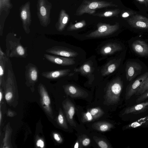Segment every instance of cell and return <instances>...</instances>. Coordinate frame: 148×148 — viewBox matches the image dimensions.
<instances>
[{
  "mask_svg": "<svg viewBox=\"0 0 148 148\" xmlns=\"http://www.w3.org/2000/svg\"><path fill=\"white\" fill-rule=\"evenodd\" d=\"M148 77V72L140 76L128 87L125 94V99H128L135 94L143 82Z\"/></svg>",
  "mask_w": 148,
  "mask_h": 148,
  "instance_id": "7",
  "label": "cell"
},
{
  "mask_svg": "<svg viewBox=\"0 0 148 148\" xmlns=\"http://www.w3.org/2000/svg\"><path fill=\"white\" fill-rule=\"evenodd\" d=\"M133 51L141 56H148V44L145 41L137 40L134 41L132 45Z\"/></svg>",
  "mask_w": 148,
  "mask_h": 148,
  "instance_id": "13",
  "label": "cell"
},
{
  "mask_svg": "<svg viewBox=\"0 0 148 148\" xmlns=\"http://www.w3.org/2000/svg\"><path fill=\"white\" fill-rule=\"evenodd\" d=\"M144 125H148V121L145 123Z\"/></svg>",
  "mask_w": 148,
  "mask_h": 148,
  "instance_id": "41",
  "label": "cell"
},
{
  "mask_svg": "<svg viewBox=\"0 0 148 148\" xmlns=\"http://www.w3.org/2000/svg\"><path fill=\"white\" fill-rule=\"evenodd\" d=\"M58 120L59 124L65 129H68L67 125L64 115L61 111L60 112L58 117Z\"/></svg>",
  "mask_w": 148,
  "mask_h": 148,
  "instance_id": "25",
  "label": "cell"
},
{
  "mask_svg": "<svg viewBox=\"0 0 148 148\" xmlns=\"http://www.w3.org/2000/svg\"><path fill=\"white\" fill-rule=\"evenodd\" d=\"M12 93L11 92H8L5 95V98L7 101H8L12 99Z\"/></svg>",
  "mask_w": 148,
  "mask_h": 148,
  "instance_id": "30",
  "label": "cell"
},
{
  "mask_svg": "<svg viewBox=\"0 0 148 148\" xmlns=\"http://www.w3.org/2000/svg\"><path fill=\"white\" fill-rule=\"evenodd\" d=\"M144 3L146 5H148V0H144Z\"/></svg>",
  "mask_w": 148,
  "mask_h": 148,
  "instance_id": "38",
  "label": "cell"
},
{
  "mask_svg": "<svg viewBox=\"0 0 148 148\" xmlns=\"http://www.w3.org/2000/svg\"><path fill=\"white\" fill-rule=\"evenodd\" d=\"M70 71L69 69H64L43 72L41 75L49 79H56L65 76Z\"/></svg>",
  "mask_w": 148,
  "mask_h": 148,
  "instance_id": "16",
  "label": "cell"
},
{
  "mask_svg": "<svg viewBox=\"0 0 148 148\" xmlns=\"http://www.w3.org/2000/svg\"><path fill=\"white\" fill-rule=\"evenodd\" d=\"M63 107L69 123L72 126L76 127V124L73 119L75 112L74 105L70 101L67 100L63 104Z\"/></svg>",
  "mask_w": 148,
  "mask_h": 148,
  "instance_id": "12",
  "label": "cell"
},
{
  "mask_svg": "<svg viewBox=\"0 0 148 148\" xmlns=\"http://www.w3.org/2000/svg\"><path fill=\"white\" fill-rule=\"evenodd\" d=\"M90 143V139L88 138H85L82 141V144L84 146H86L88 145Z\"/></svg>",
  "mask_w": 148,
  "mask_h": 148,
  "instance_id": "31",
  "label": "cell"
},
{
  "mask_svg": "<svg viewBox=\"0 0 148 148\" xmlns=\"http://www.w3.org/2000/svg\"><path fill=\"white\" fill-rule=\"evenodd\" d=\"M36 145L37 147L41 148H43L44 146V142L41 139H39L37 141Z\"/></svg>",
  "mask_w": 148,
  "mask_h": 148,
  "instance_id": "32",
  "label": "cell"
},
{
  "mask_svg": "<svg viewBox=\"0 0 148 148\" xmlns=\"http://www.w3.org/2000/svg\"><path fill=\"white\" fill-rule=\"evenodd\" d=\"M21 17L23 20L25 19L27 17V14L25 11H23L21 13Z\"/></svg>",
  "mask_w": 148,
  "mask_h": 148,
  "instance_id": "36",
  "label": "cell"
},
{
  "mask_svg": "<svg viewBox=\"0 0 148 148\" xmlns=\"http://www.w3.org/2000/svg\"><path fill=\"white\" fill-rule=\"evenodd\" d=\"M15 36H7L5 54L8 58H25L27 56V49L21 43V37Z\"/></svg>",
  "mask_w": 148,
  "mask_h": 148,
  "instance_id": "1",
  "label": "cell"
},
{
  "mask_svg": "<svg viewBox=\"0 0 148 148\" xmlns=\"http://www.w3.org/2000/svg\"><path fill=\"white\" fill-rule=\"evenodd\" d=\"M148 121V115L139 119L125 126V129H130L139 127Z\"/></svg>",
  "mask_w": 148,
  "mask_h": 148,
  "instance_id": "21",
  "label": "cell"
},
{
  "mask_svg": "<svg viewBox=\"0 0 148 148\" xmlns=\"http://www.w3.org/2000/svg\"><path fill=\"white\" fill-rule=\"evenodd\" d=\"M132 14H132V13L131 12H125L122 14V16L123 18H126Z\"/></svg>",
  "mask_w": 148,
  "mask_h": 148,
  "instance_id": "35",
  "label": "cell"
},
{
  "mask_svg": "<svg viewBox=\"0 0 148 148\" xmlns=\"http://www.w3.org/2000/svg\"><path fill=\"white\" fill-rule=\"evenodd\" d=\"M47 53L66 57H73L78 53L76 51L67 48L60 46H54L46 50Z\"/></svg>",
  "mask_w": 148,
  "mask_h": 148,
  "instance_id": "5",
  "label": "cell"
},
{
  "mask_svg": "<svg viewBox=\"0 0 148 148\" xmlns=\"http://www.w3.org/2000/svg\"><path fill=\"white\" fill-rule=\"evenodd\" d=\"M120 62V60L113 59L109 61L102 69V75L106 76L113 73L119 66Z\"/></svg>",
  "mask_w": 148,
  "mask_h": 148,
  "instance_id": "15",
  "label": "cell"
},
{
  "mask_svg": "<svg viewBox=\"0 0 148 148\" xmlns=\"http://www.w3.org/2000/svg\"><path fill=\"white\" fill-rule=\"evenodd\" d=\"M148 98V90L144 93L139 96V97L136 100L137 103H140Z\"/></svg>",
  "mask_w": 148,
  "mask_h": 148,
  "instance_id": "27",
  "label": "cell"
},
{
  "mask_svg": "<svg viewBox=\"0 0 148 148\" xmlns=\"http://www.w3.org/2000/svg\"><path fill=\"white\" fill-rule=\"evenodd\" d=\"M97 29L86 36L88 38H96L111 35L119 29L118 23L111 25L109 24L99 23L97 25Z\"/></svg>",
  "mask_w": 148,
  "mask_h": 148,
  "instance_id": "4",
  "label": "cell"
},
{
  "mask_svg": "<svg viewBox=\"0 0 148 148\" xmlns=\"http://www.w3.org/2000/svg\"><path fill=\"white\" fill-rule=\"evenodd\" d=\"M123 87V82L120 77L113 80L108 85L106 92V98L111 103H117Z\"/></svg>",
  "mask_w": 148,
  "mask_h": 148,
  "instance_id": "3",
  "label": "cell"
},
{
  "mask_svg": "<svg viewBox=\"0 0 148 148\" xmlns=\"http://www.w3.org/2000/svg\"><path fill=\"white\" fill-rule=\"evenodd\" d=\"M130 26L133 28L148 29V18L138 14L133 15L127 20Z\"/></svg>",
  "mask_w": 148,
  "mask_h": 148,
  "instance_id": "8",
  "label": "cell"
},
{
  "mask_svg": "<svg viewBox=\"0 0 148 148\" xmlns=\"http://www.w3.org/2000/svg\"><path fill=\"white\" fill-rule=\"evenodd\" d=\"M92 69L90 64L86 63L83 64L79 68H75L73 73L76 72H79L83 75H87L91 73Z\"/></svg>",
  "mask_w": 148,
  "mask_h": 148,
  "instance_id": "19",
  "label": "cell"
},
{
  "mask_svg": "<svg viewBox=\"0 0 148 148\" xmlns=\"http://www.w3.org/2000/svg\"><path fill=\"white\" fill-rule=\"evenodd\" d=\"M98 130L101 132L106 131L112 127V125L107 123H102L99 124Z\"/></svg>",
  "mask_w": 148,
  "mask_h": 148,
  "instance_id": "26",
  "label": "cell"
},
{
  "mask_svg": "<svg viewBox=\"0 0 148 148\" xmlns=\"http://www.w3.org/2000/svg\"><path fill=\"white\" fill-rule=\"evenodd\" d=\"M40 12L41 14L43 16H44L46 14V11L44 7L42 6L40 8Z\"/></svg>",
  "mask_w": 148,
  "mask_h": 148,
  "instance_id": "34",
  "label": "cell"
},
{
  "mask_svg": "<svg viewBox=\"0 0 148 148\" xmlns=\"http://www.w3.org/2000/svg\"><path fill=\"white\" fill-rule=\"evenodd\" d=\"M98 144L101 148H107L108 147L107 143L102 140L99 141L98 143Z\"/></svg>",
  "mask_w": 148,
  "mask_h": 148,
  "instance_id": "29",
  "label": "cell"
},
{
  "mask_svg": "<svg viewBox=\"0 0 148 148\" xmlns=\"http://www.w3.org/2000/svg\"><path fill=\"white\" fill-rule=\"evenodd\" d=\"M2 98V93L1 92V91L0 92V102H1Z\"/></svg>",
  "mask_w": 148,
  "mask_h": 148,
  "instance_id": "37",
  "label": "cell"
},
{
  "mask_svg": "<svg viewBox=\"0 0 148 148\" xmlns=\"http://www.w3.org/2000/svg\"><path fill=\"white\" fill-rule=\"evenodd\" d=\"M120 10L119 9H116L114 10L106 11L104 12H102L93 14L92 15L94 16H97L100 17H109L114 16H116L120 12Z\"/></svg>",
  "mask_w": 148,
  "mask_h": 148,
  "instance_id": "22",
  "label": "cell"
},
{
  "mask_svg": "<svg viewBox=\"0 0 148 148\" xmlns=\"http://www.w3.org/2000/svg\"><path fill=\"white\" fill-rule=\"evenodd\" d=\"M1 116H2V115H1V111H0V124H1Z\"/></svg>",
  "mask_w": 148,
  "mask_h": 148,
  "instance_id": "40",
  "label": "cell"
},
{
  "mask_svg": "<svg viewBox=\"0 0 148 148\" xmlns=\"http://www.w3.org/2000/svg\"><path fill=\"white\" fill-rule=\"evenodd\" d=\"M122 49L121 45L116 42L107 43L103 46L100 50L101 53L103 55L112 54Z\"/></svg>",
  "mask_w": 148,
  "mask_h": 148,
  "instance_id": "17",
  "label": "cell"
},
{
  "mask_svg": "<svg viewBox=\"0 0 148 148\" xmlns=\"http://www.w3.org/2000/svg\"><path fill=\"white\" fill-rule=\"evenodd\" d=\"M44 57L48 60L54 64L62 66L72 65L75 63L74 59L62 56H53L45 54Z\"/></svg>",
  "mask_w": 148,
  "mask_h": 148,
  "instance_id": "9",
  "label": "cell"
},
{
  "mask_svg": "<svg viewBox=\"0 0 148 148\" xmlns=\"http://www.w3.org/2000/svg\"><path fill=\"white\" fill-rule=\"evenodd\" d=\"M148 90V77L143 82L136 94L137 96H140Z\"/></svg>",
  "mask_w": 148,
  "mask_h": 148,
  "instance_id": "24",
  "label": "cell"
},
{
  "mask_svg": "<svg viewBox=\"0 0 148 148\" xmlns=\"http://www.w3.org/2000/svg\"><path fill=\"white\" fill-rule=\"evenodd\" d=\"M78 144L77 142L76 143L74 147L75 148H77L78 147Z\"/></svg>",
  "mask_w": 148,
  "mask_h": 148,
  "instance_id": "39",
  "label": "cell"
},
{
  "mask_svg": "<svg viewBox=\"0 0 148 148\" xmlns=\"http://www.w3.org/2000/svg\"><path fill=\"white\" fill-rule=\"evenodd\" d=\"M142 67L138 63L135 62H129L126 64V76L127 79L131 81L139 74L142 71Z\"/></svg>",
  "mask_w": 148,
  "mask_h": 148,
  "instance_id": "6",
  "label": "cell"
},
{
  "mask_svg": "<svg viewBox=\"0 0 148 148\" xmlns=\"http://www.w3.org/2000/svg\"><path fill=\"white\" fill-rule=\"evenodd\" d=\"M53 138L56 141L60 143L61 142V138L58 134H53Z\"/></svg>",
  "mask_w": 148,
  "mask_h": 148,
  "instance_id": "33",
  "label": "cell"
},
{
  "mask_svg": "<svg viewBox=\"0 0 148 148\" xmlns=\"http://www.w3.org/2000/svg\"><path fill=\"white\" fill-rule=\"evenodd\" d=\"M101 113L100 110L98 108H94L92 109L90 112V114L92 116L95 117H98V114Z\"/></svg>",
  "mask_w": 148,
  "mask_h": 148,
  "instance_id": "28",
  "label": "cell"
},
{
  "mask_svg": "<svg viewBox=\"0 0 148 148\" xmlns=\"http://www.w3.org/2000/svg\"><path fill=\"white\" fill-rule=\"evenodd\" d=\"M38 89L40 94L42 106L47 113L50 114H52L50 99L44 86L40 84L39 85Z\"/></svg>",
  "mask_w": 148,
  "mask_h": 148,
  "instance_id": "10",
  "label": "cell"
},
{
  "mask_svg": "<svg viewBox=\"0 0 148 148\" xmlns=\"http://www.w3.org/2000/svg\"><path fill=\"white\" fill-rule=\"evenodd\" d=\"M86 25V23L85 21L83 20L75 24H70L67 30L70 31L76 30L83 27Z\"/></svg>",
  "mask_w": 148,
  "mask_h": 148,
  "instance_id": "23",
  "label": "cell"
},
{
  "mask_svg": "<svg viewBox=\"0 0 148 148\" xmlns=\"http://www.w3.org/2000/svg\"><path fill=\"white\" fill-rule=\"evenodd\" d=\"M65 90L67 94L72 97H82L84 92L75 86L68 85L65 87Z\"/></svg>",
  "mask_w": 148,
  "mask_h": 148,
  "instance_id": "18",
  "label": "cell"
},
{
  "mask_svg": "<svg viewBox=\"0 0 148 148\" xmlns=\"http://www.w3.org/2000/svg\"><path fill=\"white\" fill-rule=\"evenodd\" d=\"M148 109V100L126 108L123 114H137L143 112Z\"/></svg>",
  "mask_w": 148,
  "mask_h": 148,
  "instance_id": "14",
  "label": "cell"
},
{
  "mask_svg": "<svg viewBox=\"0 0 148 148\" xmlns=\"http://www.w3.org/2000/svg\"><path fill=\"white\" fill-rule=\"evenodd\" d=\"M8 57L6 55L0 58V85H1L4 81V74L5 71L6 62L7 61Z\"/></svg>",
  "mask_w": 148,
  "mask_h": 148,
  "instance_id": "20",
  "label": "cell"
},
{
  "mask_svg": "<svg viewBox=\"0 0 148 148\" xmlns=\"http://www.w3.org/2000/svg\"><path fill=\"white\" fill-rule=\"evenodd\" d=\"M25 78L27 82L33 84L37 81L39 71L37 66L29 63L26 66Z\"/></svg>",
  "mask_w": 148,
  "mask_h": 148,
  "instance_id": "11",
  "label": "cell"
},
{
  "mask_svg": "<svg viewBox=\"0 0 148 148\" xmlns=\"http://www.w3.org/2000/svg\"><path fill=\"white\" fill-rule=\"evenodd\" d=\"M112 2L99 0H84L77 8L75 14L81 16L84 13L93 14L96 10L110 7H117Z\"/></svg>",
  "mask_w": 148,
  "mask_h": 148,
  "instance_id": "2",
  "label": "cell"
}]
</instances>
